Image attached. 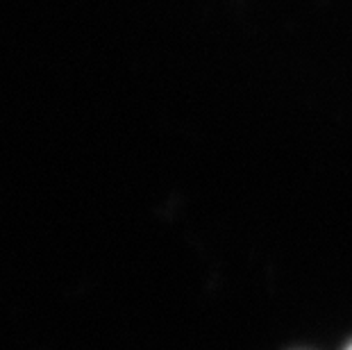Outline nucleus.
I'll return each instance as SVG.
<instances>
[{
	"label": "nucleus",
	"mask_w": 352,
	"mask_h": 350,
	"mask_svg": "<svg viewBox=\"0 0 352 350\" xmlns=\"http://www.w3.org/2000/svg\"><path fill=\"white\" fill-rule=\"evenodd\" d=\"M346 350H352V344H350V346H348V348H346Z\"/></svg>",
	"instance_id": "obj_1"
}]
</instances>
